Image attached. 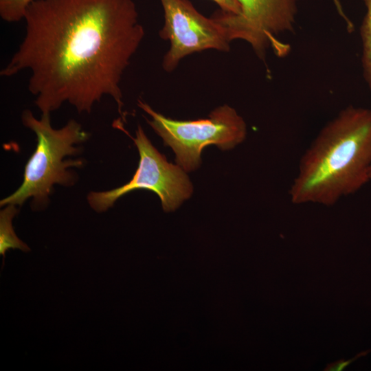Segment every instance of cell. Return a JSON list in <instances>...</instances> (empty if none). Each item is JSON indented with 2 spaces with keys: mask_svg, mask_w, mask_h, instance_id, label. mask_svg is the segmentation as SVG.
<instances>
[{
  "mask_svg": "<svg viewBox=\"0 0 371 371\" xmlns=\"http://www.w3.org/2000/svg\"><path fill=\"white\" fill-rule=\"evenodd\" d=\"M23 19V39L1 77L29 71L42 114L65 102L90 113L109 95L122 115V79L145 35L133 0H34Z\"/></svg>",
  "mask_w": 371,
  "mask_h": 371,
  "instance_id": "obj_1",
  "label": "cell"
},
{
  "mask_svg": "<svg viewBox=\"0 0 371 371\" xmlns=\"http://www.w3.org/2000/svg\"><path fill=\"white\" fill-rule=\"evenodd\" d=\"M371 109L348 106L328 122L300 158L292 203L333 205L370 180Z\"/></svg>",
  "mask_w": 371,
  "mask_h": 371,
  "instance_id": "obj_2",
  "label": "cell"
},
{
  "mask_svg": "<svg viewBox=\"0 0 371 371\" xmlns=\"http://www.w3.org/2000/svg\"><path fill=\"white\" fill-rule=\"evenodd\" d=\"M21 120L35 133L36 147L25 166L22 184L11 195L1 200L0 205H22L32 197L34 207H43L47 205L54 184L70 186L74 183V175L68 168L80 167L83 163L80 159H63L79 153L76 145L85 142L89 135L74 120L60 128H54L50 114H42L37 119L26 109Z\"/></svg>",
  "mask_w": 371,
  "mask_h": 371,
  "instance_id": "obj_3",
  "label": "cell"
},
{
  "mask_svg": "<svg viewBox=\"0 0 371 371\" xmlns=\"http://www.w3.org/2000/svg\"><path fill=\"white\" fill-rule=\"evenodd\" d=\"M138 106L148 113V124L160 136L165 145L172 148L177 165L185 171L196 169L201 162L203 149L210 144L227 150L243 142L247 126L236 110L225 104L216 108L207 118L196 120H177L155 111L142 100Z\"/></svg>",
  "mask_w": 371,
  "mask_h": 371,
  "instance_id": "obj_4",
  "label": "cell"
},
{
  "mask_svg": "<svg viewBox=\"0 0 371 371\" xmlns=\"http://www.w3.org/2000/svg\"><path fill=\"white\" fill-rule=\"evenodd\" d=\"M136 137H132L139 154L138 167L133 178L126 184L115 189L90 192L87 201L97 212L106 211L123 195L144 189L156 193L166 212L173 211L192 193V183L179 165L168 163L152 144L140 125Z\"/></svg>",
  "mask_w": 371,
  "mask_h": 371,
  "instance_id": "obj_5",
  "label": "cell"
},
{
  "mask_svg": "<svg viewBox=\"0 0 371 371\" xmlns=\"http://www.w3.org/2000/svg\"><path fill=\"white\" fill-rule=\"evenodd\" d=\"M240 12L221 10L212 16L226 29L231 41L247 43L258 58L264 60L271 49L282 56L289 45L280 37L294 30L300 0H238Z\"/></svg>",
  "mask_w": 371,
  "mask_h": 371,
  "instance_id": "obj_6",
  "label": "cell"
},
{
  "mask_svg": "<svg viewBox=\"0 0 371 371\" xmlns=\"http://www.w3.org/2000/svg\"><path fill=\"white\" fill-rule=\"evenodd\" d=\"M164 23L159 35L170 42L163 69L174 71L185 57L207 49L227 52L231 41L225 27L213 16L200 13L188 0H159Z\"/></svg>",
  "mask_w": 371,
  "mask_h": 371,
  "instance_id": "obj_7",
  "label": "cell"
},
{
  "mask_svg": "<svg viewBox=\"0 0 371 371\" xmlns=\"http://www.w3.org/2000/svg\"><path fill=\"white\" fill-rule=\"evenodd\" d=\"M19 210L15 205H5L0 212V254L5 258V254L9 249H19L23 251H30V247L16 235L12 219Z\"/></svg>",
  "mask_w": 371,
  "mask_h": 371,
  "instance_id": "obj_8",
  "label": "cell"
},
{
  "mask_svg": "<svg viewBox=\"0 0 371 371\" xmlns=\"http://www.w3.org/2000/svg\"><path fill=\"white\" fill-rule=\"evenodd\" d=\"M366 12L360 27L363 76L371 93V0H363Z\"/></svg>",
  "mask_w": 371,
  "mask_h": 371,
  "instance_id": "obj_9",
  "label": "cell"
},
{
  "mask_svg": "<svg viewBox=\"0 0 371 371\" xmlns=\"http://www.w3.org/2000/svg\"><path fill=\"white\" fill-rule=\"evenodd\" d=\"M34 0H0V16L8 23L18 22L24 18L27 6Z\"/></svg>",
  "mask_w": 371,
  "mask_h": 371,
  "instance_id": "obj_10",
  "label": "cell"
},
{
  "mask_svg": "<svg viewBox=\"0 0 371 371\" xmlns=\"http://www.w3.org/2000/svg\"><path fill=\"white\" fill-rule=\"evenodd\" d=\"M370 352H371V349L367 350L362 351L358 353L353 358L350 359L348 360L339 359L337 361L328 363L327 366L326 367V368L324 369V371H342L344 369L348 367L353 361H356L360 357L367 355Z\"/></svg>",
  "mask_w": 371,
  "mask_h": 371,
  "instance_id": "obj_11",
  "label": "cell"
},
{
  "mask_svg": "<svg viewBox=\"0 0 371 371\" xmlns=\"http://www.w3.org/2000/svg\"><path fill=\"white\" fill-rule=\"evenodd\" d=\"M216 3L221 10L233 14L240 12V5L238 0H211Z\"/></svg>",
  "mask_w": 371,
  "mask_h": 371,
  "instance_id": "obj_12",
  "label": "cell"
},
{
  "mask_svg": "<svg viewBox=\"0 0 371 371\" xmlns=\"http://www.w3.org/2000/svg\"><path fill=\"white\" fill-rule=\"evenodd\" d=\"M338 14L346 23V29L348 32H352L354 30V24L347 16L344 10L341 2L340 0H332Z\"/></svg>",
  "mask_w": 371,
  "mask_h": 371,
  "instance_id": "obj_13",
  "label": "cell"
},
{
  "mask_svg": "<svg viewBox=\"0 0 371 371\" xmlns=\"http://www.w3.org/2000/svg\"><path fill=\"white\" fill-rule=\"evenodd\" d=\"M370 180H371V170H370Z\"/></svg>",
  "mask_w": 371,
  "mask_h": 371,
  "instance_id": "obj_14",
  "label": "cell"
}]
</instances>
